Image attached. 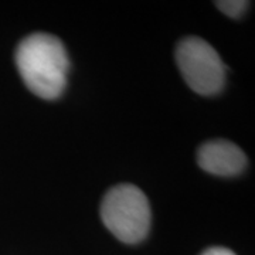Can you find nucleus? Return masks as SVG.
I'll return each mask as SVG.
<instances>
[{
    "label": "nucleus",
    "mask_w": 255,
    "mask_h": 255,
    "mask_svg": "<svg viewBox=\"0 0 255 255\" xmlns=\"http://www.w3.org/2000/svg\"><path fill=\"white\" fill-rule=\"evenodd\" d=\"M16 65L28 90L43 100H57L65 90L70 61L55 36L34 33L23 38L16 50Z\"/></svg>",
    "instance_id": "f257e3e1"
},
{
    "label": "nucleus",
    "mask_w": 255,
    "mask_h": 255,
    "mask_svg": "<svg viewBox=\"0 0 255 255\" xmlns=\"http://www.w3.org/2000/svg\"><path fill=\"white\" fill-rule=\"evenodd\" d=\"M101 219L119 241L137 244L145 240L150 227L147 197L133 184H118L101 203Z\"/></svg>",
    "instance_id": "f03ea898"
},
{
    "label": "nucleus",
    "mask_w": 255,
    "mask_h": 255,
    "mask_svg": "<svg viewBox=\"0 0 255 255\" xmlns=\"http://www.w3.org/2000/svg\"><path fill=\"white\" fill-rule=\"evenodd\" d=\"M176 61L184 81L200 95H214L224 88L226 67L219 53L199 37H186L177 44Z\"/></svg>",
    "instance_id": "7ed1b4c3"
},
{
    "label": "nucleus",
    "mask_w": 255,
    "mask_h": 255,
    "mask_svg": "<svg viewBox=\"0 0 255 255\" xmlns=\"http://www.w3.org/2000/svg\"><path fill=\"white\" fill-rule=\"evenodd\" d=\"M197 162L203 170L216 176H237L247 166L246 153L230 140H210L199 147Z\"/></svg>",
    "instance_id": "20e7f679"
},
{
    "label": "nucleus",
    "mask_w": 255,
    "mask_h": 255,
    "mask_svg": "<svg viewBox=\"0 0 255 255\" xmlns=\"http://www.w3.org/2000/svg\"><path fill=\"white\" fill-rule=\"evenodd\" d=\"M248 1L244 0H223V1H216V6L219 7L224 14L230 17H240L247 9H248Z\"/></svg>",
    "instance_id": "39448f33"
},
{
    "label": "nucleus",
    "mask_w": 255,
    "mask_h": 255,
    "mask_svg": "<svg viewBox=\"0 0 255 255\" xmlns=\"http://www.w3.org/2000/svg\"><path fill=\"white\" fill-rule=\"evenodd\" d=\"M201 255H236L231 250L224 248V247H211L209 250H206Z\"/></svg>",
    "instance_id": "423d86ee"
}]
</instances>
